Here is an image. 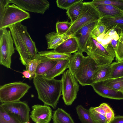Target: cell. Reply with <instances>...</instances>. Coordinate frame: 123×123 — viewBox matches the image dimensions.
<instances>
[{
	"mask_svg": "<svg viewBox=\"0 0 123 123\" xmlns=\"http://www.w3.org/2000/svg\"><path fill=\"white\" fill-rule=\"evenodd\" d=\"M10 31L15 49L20 56V60L25 66L31 60L36 58L38 51L35 42L28 32L27 27L21 23L9 27Z\"/></svg>",
	"mask_w": 123,
	"mask_h": 123,
	"instance_id": "1",
	"label": "cell"
},
{
	"mask_svg": "<svg viewBox=\"0 0 123 123\" xmlns=\"http://www.w3.org/2000/svg\"><path fill=\"white\" fill-rule=\"evenodd\" d=\"M33 81L38 98L44 105L55 109L62 95L61 80L49 79L42 75H37Z\"/></svg>",
	"mask_w": 123,
	"mask_h": 123,
	"instance_id": "2",
	"label": "cell"
},
{
	"mask_svg": "<svg viewBox=\"0 0 123 123\" xmlns=\"http://www.w3.org/2000/svg\"><path fill=\"white\" fill-rule=\"evenodd\" d=\"M85 52L98 66L111 64L115 57L114 50L111 44L105 47L91 37L87 42Z\"/></svg>",
	"mask_w": 123,
	"mask_h": 123,
	"instance_id": "3",
	"label": "cell"
},
{
	"mask_svg": "<svg viewBox=\"0 0 123 123\" xmlns=\"http://www.w3.org/2000/svg\"><path fill=\"white\" fill-rule=\"evenodd\" d=\"M31 86L21 82H15L0 87V101L7 103L20 101Z\"/></svg>",
	"mask_w": 123,
	"mask_h": 123,
	"instance_id": "4",
	"label": "cell"
},
{
	"mask_svg": "<svg viewBox=\"0 0 123 123\" xmlns=\"http://www.w3.org/2000/svg\"><path fill=\"white\" fill-rule=\"evenodd\" d=\"M83 7L80 15L72 24L70 29L66 33L73 35L77 31L86 25L97 21L101 17L100 14L91 2H84Z\"/></svg>",
	"mask_w": 123,
	"mask_h": 123,
	"instance_id": "5",
	"label": "cell"
},
{
	"mask_svg": "<svg viewBox=\"0 0 123 123\" xmlns=\"http://www.w3.org/2000/svg\"><path fill=\"white\" fill-rule=\"evenodd\" d=\"M30 18L28 12L14 4H9L0 12V30L9 28Z\"/></svg>",
	"mask_w": 123,
	"mask_h": 123,
	"instance_id": "6",
	"label": "cell"
},
{
	"mask_svg": "<svg viewBox=\"0 0 123 123\" xmlns=\"http://www.w3.org/2000/svg\"><path fill=\"white\" fill-rule=\"evenodd\" d=\"M61 80L62 99L65 105H71L77 98L80 86L74 75L69 69L62 74Z\"/></svg>",
	"mask_w": 123,
	"mask_h": 123,
	"instance_id": "7",
	"label": "cell"
},
{
	"mask_svg": "<svg viewBox=\"0 0 123 123\" xmlns=\"http://www.w3.org/2000/svg\"><path fill=\"white\" fill-rule=\"evenodd\" d=\"M0 64L11 68V58L15 53L13 41L10 30H0Z\"/></svg>",
	"mask_w": 123,
	"mask_h": 123,
	"instance_id": "8",
	"label": "cell"
},
{
	"mask_svg": "<svg viewBox=\"0 0 123 123\" xmlns=\"http://www.w3.org/2000/svg\"><path fill=\"white\" fill-rule=\"evenodd\" d=\"M97 66L95 61L89 56H85L81 66L74 75L81 85H92L93 83V75Z\"/></svg>",
	"mask_w": 123,
	"mask_h": 123,
	"instance_id": "9",
	"label": "cell"
},
{
	"mask_svg": "<svg viewBox=\"0 0 123 123\" xmlns=\"http://www.w3.org/2000/svg\"><path fill=\"white\" fill-rule=\"evenodd\" d=\"M1 107L9 115L15 118L21 123L29 122L30 109L27 103L20 101L2 103Z\"/></svg>",
	"mask_w": 123,
	"mask_h": 123,
	"instance_id": "10",
	"label": "cell"
},
{
	"mask_svg": "<svg viewBox=\"0 0 123 123\" xmlns=\"http://www.w3.org/2000/svg\"><path fill=\"white\" fill-rule=\"evenodd\" d=\"M13 3L26 11L43 14L50 4L47 0H10Z\"/></svg>",
	"mask_w": 123,
	"mask_h": 123,
	"instance_id": "11",
	"label": "cell"
},
{
	"mask_svg": "<svg viewBox=\"0 0 123 123\" xmlns=\"http://www.w3.org/2000/svg\"><path fill=\"white\" fill-rule=\"evenodd\" d=\"M30 117L35 123H49L52 117V110L49 106L45 105H34L32 107Z\"/></svg>",
	"mask_w": 123,
	"mask_h": 123,
	"instance_id": "12",
	"label": "cell"
},
{
	"mask_svg": "<svg viewBox=\"0 0 123 123\" xmlns=\"http://www.w3.org/2000/svg\"><path fill=\"white\" fill-rule=\"evenodd\" d=\"M98 21L85 26L73 35L76 40L78 45L79 49L78 52L82 53L85 52L87 42Z\"/></svg>",
	"mask_w": 123,
	"mask_h": 123,
	"instance_id": "13",
	"label": "cell"
},
{
	"mask_svg": "<svg viewBox=\"0 0 123 123\" xmlns=\"http://www.w3.org/2000/svg\"><path fill=\"white\" fill-rule=\"evenodd\" d=\"M91 86L94 91L103 97L114 99L123 100V92L104 85L102 81L94 83Z\"/></svg>",
	"mask_w": 123,
	"mask_h": 123,
	"instance_id": "14",
	"label": "cell"
},
{
	"mask_svg": "<svg viewBox=\"0 0 123 123\" xmlns=\"http://www.w3.org/2000/svg\"><path fill=\"white\" fill-rule=\"evenodd\" d=\"M108 30L113 29L119 34L123 31V15L113 17L103 18L100 19Z\"/></svg>",
	"mask_w": 123,
	"mask_h": 123,
	"instance_id": "15",
	"label": "cell"
},
{
	"mask_svg": "<svg viewBox=\"0 0 123 123\" xmlns=\"http://www.w3.org/2000/svg\"><path fill=\"white\" fill-rule=\"evenodd\" d=\"M78 45L75 38L74 37L68 39L54 50L63 54H71L78 51Z\"/></svg>",
	"mask_w": 123,
	"mask_h": 123,
	"instance_id": "16",
	"label": "cell"
},
{
	"mask_svg": "<svg viewBox=\"0 0 123 123\" xmlns=\"http://www.w3.org/2000/svg\"><path fill=\"white\" fill-rule=\"evenodd\" d=\"M73 36V35L66 34L59 35L55 31L47 34L45 37L47 44V49H55L66 39Z\"/></svg>",
	"mask_w": 123,
	"mask_h": 123,
	"instance_id": "17",
	"label": "cell"
},
{
	"mask_svg": "<svg viewBox=\"0 0 123 123\" xmlns=\"http://www.w3.org/2000/svg\"><path fill=\"white\" fill-rule=\"evenodd\" d=\"M70 60H57V63L55 66L42 76L47 79H52L63 74L65 70L68 68Z\"/></svg>",
	"mask_w": 123,
	"mask_h": 123,
	"instance_id": "18",
	"label": "cell"
},
{
	"mask_svg": "<svg viewBox=\"0 0 123 123\" xmlns=\"http://www.w3.org/2000/svg\"><path fill=\"white\" fill-rule=\"evenodd\" d=\"M95 7L99 13L101 18L123 15V11L112 5L101 4L98 5Z\"/></svg>",
	"mask_w": 123,
	"mask_h": 123,
	"instance_id": "19",
	"label": "cell"
},
{
	"mask_svg": "<svg viewBox=\"0 0 123 123\" xmlns=\"http://www.w3.org/2000/svg\"><path fill=\"white\" fill-rule=\"evenodd\" d=\"M111 71V64L97 66L93 75V83L103 81L110 78Z\"/></svg>",
	"mask_w": 123,
	"mask_h": 123,
	"instance_id": "20",
	"label": "cell"
},
{
	"mask_svg": "<svg viewBox=\"0 0 123 123\" xmlns=\"http://www.w3.org/2000/svg\"><path fill=\"white\" fill-rule=\"evenodd\" d=\"M37 55L41 62L37 68L36 75L43 76L45 73L51 70L56 65L57 60H52L46 57Z\"/></svg>",
	"mask_w": 123,
	"mask_h": 123,
	"instance_id": "21",
	"label": "cell"
},
{
	"mask_svg": "<svg viewBox=\"0 0 123 123\" xmlns=\"http://www.w3.org/2000/svg\"><path fill=\"white\" fill-rule=\"evenodd\" d=\"M52 118L53 123H75L70 114L61 108L53 111Z\"/></svg>",
	"mask_w": 123,
	"mask_h": 123,
	"instance_id": "22",
	"label": "cell"
},
{
	"mask_svg": "<svg viewBox=\"0 0 123 123\" xmlns=\"http://www.w3.org/2000/svg\"><path fill=\"white\" fill-rule=\"evenodd\" d=\"M85 58L82 53L77 51L72 55L70 60L68 68L74 75L77 72L82 63Z\"/></svg>",
	"mask_w": 123,
	"mask_h": 123,
	"instance_id": "23",
	"label": "cell"
},
{
	"mask_svg": "<svg viewBox=\"0 0 123 123\" xmlns=\"http://www.w3.org/2000/svg\"><path fill=\"white\" fill-rule=\"evenodd\" d=\"M84 2L83 0L75 3L67 10V13L72 24L78 17L82 9Z\"/></svg>",
	"mask_w": 123,
	"mask_h": 123,
	"instance_id": "24",
	"label": "cell"
},
{
	"mask_svg": "<svg viewBox=\"0 0 123 123\" xmlns=\"http://www.w3.org/2000/svg\"><path fill=\"white\" fill-rule=\"evenodd\" d=\"M38 54L40 56L46 57L49 59L54 60L70 59L72 55L57 52L54 50H47L38 51Z\"/></svg>",
	"mask_w": 123,
	"mask_h": 123,
	"instance_id": "25",
	"label": "cell"
},
{
	"mask_svg": "<svg viewBox=\"0 0 123 123\" xmlns=\"http://www.w3.org/2000/svg\"><path fill=\"white\" fill-rule=\"evenodd\" d=\"M79 118L82 123H95L93 120L89 110L85 109L81 105L76 107Z\"/></svg>",
	"mask_w": 123,
	"mask_h": 123,
	"instance_id": "26",
	"label": "cell"
},
{
	"mask_svg": "<svg viewBox=\"0 0 123 123\" xmlns=\"http://www.w3.org/2000/svg\"><path fill=\"white\" fill-rule=\"evenodd\" d=\"M102 83L104 85L115 90L123 92V77L110 78L102 81Z\"/></svg>",
	"mask_w": 123,
	"mask_h": 123,
	"instance_id": "27",
	"label": "cell"
},
{
	"mask_svg": "<svg viewBox=\"0 0 123 123\" xmlns=\"http://www.w3.org/2000/svg\"><path fill=\"white\" fill-rule=\"evenodd\" d=\"M111 65V71L110 78L123 77V60L114 62Z\"/></svg>",
	"mask_w": 123,
	"mask_h": 123,
	"instance_id": "28",
	"label": "cell"
},
{
	"mask_svg": "<svg viewBox=\"0 0 123 123\" xmlns=\"http://www.w3.org/2000/svg\"><path fill=\"white\" fill-rule=\"evenodd\" d=\"M91 2L94 6L101 4L110 5L123 11V0H94Z\"/></svg>",
	"mask_w": 123,
	"mask_h": 123,
	"instance_id": "29",
	"label": "cell"
},
{
	"mask_svg": "<svg viewBox=\"0 0 123 123\" xmlns=\"http://www.w3.org/2000/svg\"><path fill=\"white\" fill-rule=\"evenodd\" d=\"M41 62V60L37 55L36 58L31 60L25 66L26 70L29 71L31 75V77L29 80L33 79L36 76V70Z\"/></svg>",
	"mask_w": 123,
	"mask_h": 123,
	"instance_id": "30",
	"label": "cell"
},
{
	"mask_svg": "<svg viewBox=\"0 0 123 123\" xmlns=\"http://www.w3.org/2000/svg\"><path fill=\"white\" fill-rule=\"evenodd\" d=\"M118 35L119 38L117 47L114 50L116 62L123 60V31H121Z\"/></svg>",
	"mask_w": 123,
	"mask_h": 123,
	"instance_id": "31",
	"label": "cell"
},
{
	"mask_svg": "<svg viewBox=\"0 0 123 123\" xmlns=\"http://www.w3.org/2000/svg\"><path fill=\"white\" fill-rule=\"evenodd\" d=\"M106 26L99 20L92 30L90 37L95 39L103 33L108 31Z\"/></svg>",
	"mask_w": 123,
	"mask_h": 123,
	"instance_id": "32",
	"label": "cell"
},
{
	"mask_svg": "<svg viewBox=\"0 0 123 123\" xmlns=\"http://www.w3.org/2000/svg\"><path fill=\"white\" fill-rule=\"evenodd\" d=\"M0 123H21L18 121L8 114L0 106Z\"/></svg>",
	"mask_w": 123,
	"mask_h": 123,
	"instance_id": "33",
	"label": "cell"
},
{
	"mask_svg": "<svg viewBox=\"0 0 123 123\" xmlns=\"http://www.w3.org/2000/svg\"><path fill=\"white\" fill-rule=\"evenodd\" d=\"M71 25L72 24L68 22H57L56 24V32L59 35L66 34Z\"/></svg>",
	"mask_w": 123,
	"mask_h": 123,
	"instance_id": "34",
	"label": "cell"
},
{
	"mask_svg": "<svg viewBox=\"0 0 123 123\" xmlns=\"http://www.w3.org/2000/svg\"><path fill=\"white\" fill-rule=\"evenodd\" d=\"M89 110L91 117L95 123H107L105 116L95 111L93 107H90Z\"/></svg>",
	"mask_w": 123,
	"mask_h": 123,
	"instance_id": "35",
	"label": "cell"
},
{
	"mask_svg": "<svg viewBox=\"0 0 123 123\" xmlns=\"http://www.w3.org/2000/svg\"><path fill=\"white\" fill-rule=\"evenodd\" d=\"M80 0H57V6L60 8L67 10L73 5Z\"/></svg>",
	"mask_w": 123,
	"mask_h": 123,
	"instance_id": "36",
	"label": "cell"
},
{
	"mask_svg": "<svg viewBox=\"0 0 123 123\" xmlns=\"http://www.w3.org/2000/svg\"><path fill=\"white\" fill-rule=\"evenodd\" d=\"M94 109L98 113L105 116L106 112L111 108L107 104L103 103L99 106L96 107H93Z\"/></svg>",
	"mask_w": 123,
	"mask_h": 123,
	"instance_id": "37",
	"label": "cell"
},
{
	"mask_svg": "<svg viewBox=\"0 0 123 123\" xmlns=\"http://www.w3.org/2000/svg\"><path fill=\"white\" fill-rule=\"evenodd\" d=\"M105 116L106 118L107 123H111L115 117L114 112L111 108L106 113Z\"/></svg>",
	"mask_w": 123,
	"mask_h": 123,
	"instance_id": "38",
	"label": "cell"
},
{
	"mask_svg": "<svg viewBox=\"0 0 123 123\" xmlns=\"http://www.w3.org/2000/svg\"><path fill=\"white\" fill-rule=\"evenodd\" d=\"M10 3V0H0V12L3 10Z\"/></svg>",
	"mask_w": 123,
	"mask_h": 123,
	"instance_id": "39",
	"label": "cell"
},
{
	"mask_svg": "<svg viewBox=\"0 0 123 123\" xmlns=\"http://www.w3.org/2000/svg\"><path fill=\"white\" fill-rule=\"evenodd\" d=\"M111 123H123V116H115Z\"/></svg>",
	"mask_w": 123,
	"mask_h": 123,
	"instance_id": "40",
	"label": "cell"
},
{
	"mask_svg": "<svg viewBox=\"0 0 123 123\" xmlns=\"http://www.w3.org/2000/svg\"><path fill=\"white\" fill-rule=\"evenodd\" d=\"M22 73L23 75V76L22 77L23 78H28L30 80L31 76L30 73L29 71L25 70Z\"/></svg>",
	"mask_w": 123,
	"mask_h": 123,
	"instance_id": "41",
	"label": "cell"
},
{
	"mask_svg": "<svg viewBox=\"0 0 123 123\" xmlns=\"http://www.w3.org/2000/svg\"><path fill=\"white\" fill-rule=\"evenodd\" d=\"M25 123H30L29 122H26Z\"/></svg>",
	"mask_w": 123,
	"mask_h": 123,
	"instance_id": "42",
	"label": "cell"
}]
</instances>
